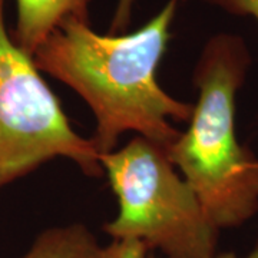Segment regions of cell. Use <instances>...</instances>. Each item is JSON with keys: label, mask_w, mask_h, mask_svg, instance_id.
<instances>
[{"label": "cell", "mask_w": 258, "mask_h": 258, "mask_svg": "<svg viewBox=\"0 0 258 258\" xmlns=\"http://www.w3.org/2000/svg\"><path fill=\"white\" fill-rule=\"evenodd\" d=\"M176 10L178 0H169L126 35H101L89 20L69 19L35 50L39 71L72 88L91 108L99 157L116 149L126 132L166 149L181 134L172 122L191 118L194 103L175 99L158 82Z\"/></svg>", "instance_id": "6da1fadb"}, {"label": "cell", "mask_w": 258, "mask_h": 258, "mask_svg": "<svg viewBox=\"0 0 258 258\" xmlns=\"http://www.w3.org/2000/svg\"><path fill=\"white\" fill-rule=\"evenodd\" d=\"M251 55L244 39L212 36L194 71L198 99L188 128L166 148L218 230L238 228L258 212V158L237 137V95Z\"/></svg>", "instance_id": "7a4b0ae2"}, {"label": "cell", "mask_w": 258, "mask_h": 258, "mask_svg": "<svg viewBox=\"0 0 258 258\" xmlns=\"http://www.w3.org/2000/svg\"><path fill=\"white\" fill-rule=\"evenodd\" d=\"M118 200V214L103 225L112 240H135L164 258H214L220 230L197 194L176 172L166 149L135 137L99 157Z\"/></svg>", "instance_id": "3957f363"}, {"label": "cell", "mask_w": 258, "mask_h": 258, "mask_svg": "<svg viewBox=\"0 0 258 258\" xmlns=\"http://www.w3.org/2000/svg\"><path fill=\"white\" fill-rule=\"evenodd\" d=\"M5 3L0 0V189L59 157L75 162L85 175L102 176L92 139L71 126L33 56L8 32Z\"/></svg>", "instance_id": "277c9868"}, {"label": "cell", "mask_w": 258, "mask_h": 258, "mask_svg": "<svg viewBox=\"0 0 258 258\" xmlns=\"http://www.w3.org/2000/svg\"><path fill=\"white\" fill-rule=\"evenodd\" d=\"M89 3L91 0H16V29L12 36L33 56L37 46L63 22L89 20Z\"/></svg>", "instance_id": "5b68a950"}, {"label": "cell", "mask_w": 258, "mask_h": 258, "mask_svg": "<svg viewBox=\"0 0 258 258\" xmlns=\"http://www.w3.org/2000/svg\"><path fill=\"white\" fill-rule=\"evenodd\" d=\"M103 247L83 224L42 231L18 258H102Z\"/></svg>", "instance_id": "8992f818"}, {"label": "cell", "mask_w": 258, "mask_h": 258, "mask_svg": "<svg viewBox=\"0 0 258 258\" xmlns=\"http://www.w3.org/2000/svg\"><path fill=\"white\" fill-rule=\"evenodd\" d=\"M148 248L135 240H112L103 247L102 258H147Z\"/></svg>", "instance_id": "52a82bcc"}, {"label": "cell", "mask_w": 258, "mask_h": 258, "mask_svg": "<svg viewBox=\"0 0 258 258\" xmlns=\"http://www.w3.org/2000/svg\"><path fill=\"white\" fill-rule=\"evenodd\" d=\"M238 16H249L258 23V0H204Z\"/></svg>", "instance_id": "ba28073f"}, {"label": "cell", "mask_w": 258, "mask_h": 258, "mask_svg": "<svg viewBox=\"0 0 258 258\" xmlns=\"http://www.w3.org/2000/svg\"><path fill=\"white\" fill-rule=\"evenodd\" d=\"M132 5H134V0H119L115 18H113V26H112L113 30H122L126 28L129 18H131V12H132Z\"/></svg>", "instance_id": "9c48e42d"}, {"label": "cell", "mask_w": 258, "mask_h": 258, "mask_svg": "<svg viewBox=\"0 0 258 258\" xmlns=\"http://www.w3.org/2000/svg\"><path fill=\"white\" fill-rule=\"evenodd\" d=\"M147 258H164V257H158V255H152V254H148ZM214 258H258V242L249 249L247 254H237L234 251H228V252H218Z\"/></svg>", "instance_id": "30bf717a"}]
</instances>
